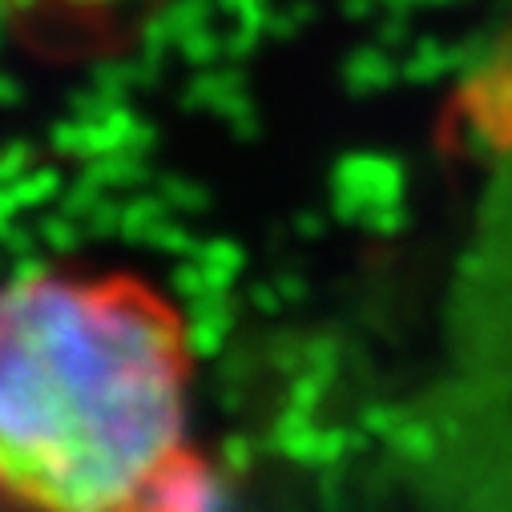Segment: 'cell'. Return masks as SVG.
Instances as JSON below:
<instances>
[{"instance_id": "1", "label": "cell", "mask_w": 512, "mask_h": 512, "mask_svg": "<svg viewBox=\"0 0 512 512\" xmlns=\"http://www.w3.org/2000/svg\"><path fill=\"white\" fill-rule=\"evenodd\" d=\"M190 379L186 323L142 279L0 283V508L214 512Z\"/></svg>"}]
</instances>
